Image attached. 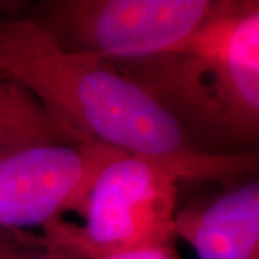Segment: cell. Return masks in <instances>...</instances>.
<instances>
[{"mask_svg": "<svg viewBox=\"0 0 259 259\" xmlns=\"http://www.w3.org/2000/svg\"><path fill=\"white\" fill-rule=\"evenodd\" d=\"M0 81L22 88L78 144L163 163L177 177L222 180L256 167L255 154H212L140 83L93 54L71 52L35 19L0 18Z\"/></svg>", "mask_w": 259, "mask_h": 259, "instance_id": "6da1fadb", "label": "cell"}, {"mask_svg": "<svg viewBox=\"0 0 259 259\" xmlns=\"http://www.w3.org/2000/svg\"><path fill=\"white\" fill-rule=\"evenodd\" d=\"M107 61L182 122L192 117L242 139L258 134V2L226 0L221 12L161 54Z\"/></svg>", "mask_w": 259, "mask_h": 259, "instance_id": "7a4b0ae2", "label": "cell"}, {"mask_svg": "<svg viewBox=\"0 0 259 259\" xmlns=\"http://www.w3.org/2000/svg\"><path fill=\"white\" fill-rule=\"evenodd\" d=\"M179 177L163 163L122 153L95 177L82 214L85 225L44 226L42 238L100 250L175 245Z\"/></svg>", "mask_w": 259, "mask_h": 259, "instance_id": "3957f363", "label": "cell"}, {"mask_svg": "<svg viewBox=\"0 0 259 259\" xmlns=\"http://www.w3.org/2000/svg\"><path fill=\"white\" fill-rule=\"evenodd\" d=\"M225 5L226 0H64L48 5L49 25L44 26L56 40H71V52L139 59L179 45Z\"/></svg>", "mask_w": 259, "mask_h": 259, "instance_id": "277c9868", "label": "cell"}, {"mask_svg": "<svg viewBox=\"0 0 259 259\" xmlns=\"http://www.w3.org/2000/svg\"><path fill=\"white\" fill-rule=\"evenodd\" d=\"M26 137L0 147V229L47 226L68 210L82 213L95 177L124 151Z\"/></svg>", "mask_w": 259, "mask_h": 259, "instance_id": "5b68a950", "label": "cell"}, {"mask_svg": "<svg viewBox=\"0 0 259 259\" xmlns=\"http://www.w3.org/2000/svg\"><path fill=\"white\" fill-rule=\"evenodd\" d=\"M175 235L199 259H259V182L192 204L175 216Z\"/></svg>", "mask_w": 259, "mask_h": 259, "instance_id": "8992f818", "label": "cell"}, {"mask_svg": "<svg viewBox=\"0 0 259 259\" xmlns=\"http://www.w3.org/2000/svg\"><path fill=\"white\" fill-rule=\"evenodd\" d=\"M26 137L74 141L49 117L35 98L15 85L9 97L0 104V147Z\"/></svg>", "mask_w": 259, "mask_h": 259, "instance_id": "52a82bcc", "label": "cell"}, {"mask_svg": "<svg viewBox=\"0 0 259 259\" xmlns=\"http://www.w3.org/2000/svg\"><path fill=\"white\" fill-rule=\"evenodd\" d=\"M0 259H79L72 252L23 231L0 229Z\"/></svg>", "mask_w": 259, "mask_h": 259, "instance_id": "ba28073f", "label": "cell"}, {"mask_svg": "<svg viewBox=\"0 0 259 259\" xmlns=\"http://www.w3.org/2000/svg\"><path fill=\"white\" fill-rule=\"evenodd\" d=\"M49 243L72 252L79 259H180L175 245L133 250H100L78 243H55V242H49Z\"/></svg>", "mask_w": 259, "mask_h": 259, "instance_id": "9c48e42d", "label": "cell"}, {"mask_svg": "<svg viewBox=\"0 0 259 259\" xmlns=\"http://www.w3.org/2000/svg\"><path fill=\"white\" fill-rule=\"evenodd\" d=\"M13 88H15V85L5 82V81H0V104L9 97L10 93L13 91Z\"/></svg>", "mask_w": 259, "mask_h": 259, "instance_id": "30bf717a", "label": "cell"}]
</instances>
